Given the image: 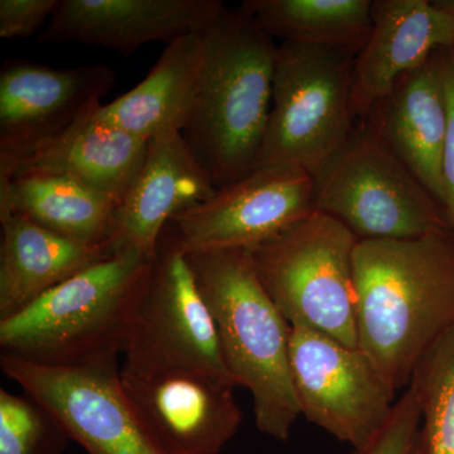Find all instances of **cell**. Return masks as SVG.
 Segmentation results:
<instances>
[{"instance_id":"cell-12","label":"cell","mask_w":454,"mask_h":454,"mask_svg":"<svg viewBox=\"0 0 454 454\" xmlns=\"http://www.w3.org/2000/svg\"><path fill=\"white\" fill-rule=\"evenodd\" d=\"M121 367H47L0 356L4 375L89 454H160L122 393Z\"/></svg>"},{"instance_id":"cell-21","label":"cell","mask_w":454,"mask_h":454,"mask_svg":"<svg viewBox=\"0 0 454 454\" xmlns=\"http://www.w3.org/2000/svg\"><path fill=\"white\" fill-rule=\"evenodd\" d=\"M116 208L109 197L59 176L0 181V217H22L82 244L107 247Z\"/></svg>"},{"instance_id":"cell-17","label":"cell","mask_w":454,"mask_h":454,"mask_svg":"<svg viewBox=\"0 0 454 454\" xmlns=\"http://www.w3.org/2000/svg\"><path fill=\"white\" fill-rule=\"evenodd\" d=\"M364 122L443 206L448 106L439 51L400 77Z\"/></svg>"},{"instance_id":"cell-7","label":"cell","mask_w":454,"mask_h":454,"mask_svg":"<svg viewBox=\"0 0 454 454\" xmlns=\"http://www.w3.org/2000/svg\"><path fill=\"white\" fill-rule=\"evenodd\" d=\"M312 176L316 211L339 220L360 241L450 227L443 206L365 122Z\"/></svg>"},{"instance_id":"cell-6","label":"cell","mask_w":454,"mask_h":454,"mask_svg":"<svg viewBox=\"0 0 454 454\" xmlns=\"http://www.w3.org/2000/svg\"><path fill=\"white\" fill-rule=\"evenodd\" d=\"M357 51L283 42L256 168L301 167L315 173L356 125L352 82Z\"/></svg>"},{"instance_id":"cell-4","label":"cell","mask_w":454,"mask_h":454,"mask_svg":"<svg viewBox=\"0 0 454 454\" xmlns=\"http://www.w3.org/2000/svg\"><path fill=\"white\" fill-rule=\"evenodd\" d=\"M187 259L227 370L252 393L256 428L288 441L301 415L289 357L291 325L260 283L247 250L187 254Z\"/></svg>"},{"instance_id":"cell-22","label":"cell","mask_w":454,"mask_h":454,"mask_svg":"<svg viewBox=\"0 0 454 454\" xmlns=\"http://www.w3.org/2000/svg\"><path fill=\"white\" fill-rule=\"evenodd\" d=\"M260 28L283 42L360 52L372 27V0H245Z\"/></svg>"},{"instance_id":"cell-2","label":"cell","mask_w":454,"mask_h":454,"mask_svg":"<svg viewBox=\"0 0 454 454\" xmlns=\"http://www.w3.org/2000/svg\"><path fill=\"white\" fill-rule=\"evenodd\" d=\"M205 59L182 136L216 188L256 168L273 98L278 46L243 7H223L199 32Z\"/></svg>"},{"instance_id":"cell-23","label":"cell","mask_w":454,"mask_h":454,"mask_svg":"<svg viewBox=\"0 0 454 454\" xmlns=\"http://www.w3.org/2000/svg\"><path fill=\"white\" fill-rule=\"evenodd\" d=\"M411 385L420 411L413 454H454V328L424 355Z\"/></svg>"},{"instance_id":"cell-1","label":"cell","mask_w":454,"mask_h":454,"mask_svg":"<svg viewBox=\"0 0 454 454\" xmlns=\"http://www.w3.org/2000/svg\"><path fill=\"white\" fill-rule=\"evenodd\" d=\"M354 265L358 348L394 390L408 387L454 328V230L358 241Z\"/></svg>"},{"instance_id":"cell-16","label":"cell","mask_w":454,"mask_h":454,"mask_svg":"<svg viewBox=\"0 0 454 454\" xmlns=\"http://www.w3.org/2000/svg\"><path fill=\"white\" fill-rule=\"evenodd\" d=\"M454 47V0H375L369 40L356 56L352 110L365 119L397 80Z\"/></svg>"},{"instance_id":"cell-10","label":"cell","mask_w":454,"mask_h":454,"mask_svg":"<svg viewBox=\"0 0 454 454\" xmlns=\"http://www.w3.org/2000/svg\"><path fill=\"white\" fill-rule=\"evenodd\" d=\"M316 211L312 173L301 167L254 169L169 221L186 254L250 250Z\"/></svg>"},{"instance_id":"cell-9","label":"cell","mask_w":454,"mask_h":454,"mask_svg":"<svg viewBox=\"0 0 454 454\" xmlns=\"http://www.w3.org/2000/svg\"><path fill=\"white\" fill-rule=\"evenodd\" d=\"M289 357L301 415L351 448L384 426L395 393L365 352L306 327H291Z\"/></svg>"},{"instance_id":"cell-20","label":"cell","mask_w":454,"mask_h":454,"mask_svg":"<svg viewBox=\"0 0 454 454\" xmlns=\"http://www.w3.org/2000/svg\"><path fill=\"white\" fill-rule=\"evenodd\" d=\"M203 59L199 32L172 42L142 82L100 106L98 118L145 140L166 131L182 133L195 104Z\"/></svg>"},{"instance_id":"cell-25","label":"cell","mask_w":454,"mask_h":454,"mask_svg":"<svg viewBox=\"0 0 454 454\" xmlns=\"http://www.w3.org/2000/svg\"><path fill=\"white\" fill-rule=\"evenodd\" d=\"M419 424L417 393L409 384L379 432L364 446L345 454H413Z\"/></svg>"},{"instance_id":"cell-19","label":"cell","mask_w":454,"mask_h":454,"mask_svg":"<svg viewBox=\"0 0 454 454\" xmlns=\"http://www.w3.org/2000/svg\"><path fill=\"white\" fill-rule=\"evenodd\" d=\"M0 319L113 256L104 245L71 240L22 217H0Z\"/></svg>"},{"instance_id":"cell-13","label":"cell","mask_w":454,"mask_h":454,"mask_svg":"<svg viewBox=\"0 0 454 454\" xmlns=\"http://www.w3.org/2000/svg\"><path fill=\"white\" fill-rule=\"evenodd\" d=\"M122 393L160 454H220L243 411L230 385L193 370L121 367Z\"/></svg>"},{"instance_id":"cell-18","label":"cell","mask_w":454,"mask_h":454,"mask_svg":"<svg viewBox=\"0 0 454 454\" xmlns=\"http://www.w3.org/2000/svg\"><path fill=\"white\" fill-rule=\"evenodd\" d=\"M98 110L25 158L8 178L0 181L26 175L59 176L119 205L138 177L149 140L104 121Z\"/></svg>"},{"instance_id":"cell-26","label":"cell","mask_w":454,"mask_h":454,"mask_svg":"<svg viewBox=\"0 0 454 454\" xmlns=\"http://www.w3.org/2000/svg\"><path fill=\"white\" fill-rule=\"evenodd\" d=\"M59 0H0V38L25 40L49 23Z\"/></svg>"},{"instance_id":"cell-5","label":"cell","mask_w":454,"mask_h":454,"mask_svg":"<svg viewBox=\"0 0 454 454\" xmlns=\"http://www.w3.org/2000/svg\"><path fill=\"white\" fill-rule=\"evenodd\" d=\"M358 241L339 220L315 211L249 254L260 283L291 327L358 348Z\"/></svg>"},{"instance_id":"cell-27","label":"cell","mask_w":454,"mask_h":454,"mask_svg":"<svg viewBox=\"0 0 454 454\" xmlns=\"http://www.w3.org/2000/svg\"><path fill=\"white\" fill-rule=\"evenodd\" d=\"M448 106V130L443 153V207L454 230V47L439 51Z\"/></svg>"},{"instance_id":"cell-24","label":"cell","mask_w":454,"mask_h":454,"mask_svg":"<svg viewBox=\"0 0 454 454\" xmlns=\"http://www.w3.org/2000/svg\"><path fill=\"white\" fill-rule=\"evenodd\" d=\"M70 441L40 403L0 390V454H61Z\"/></svg>"},{"instance_id":"cell-3","label":"cell","mask_w":454,"mask_h":454,"mask_svg":"<svg viewBox=\"0 0 454 454\" xmlns=\"http://www.w3.org/2000/svg\"><path fill=\"white\" fill-rule=\"evenodd\" d=\"M153 260L138 252L110 256L0 319L2 355L70 369L119 363Z\"/></svg>"},{"instance_id":"cell-14","label":"cell","mask_w":454,"mask_h":454,"mask_svg":"<svg viewBox=\"0 0 454 454\" xmlns=\"http://www.w3.org/2000/svg\"><path fill=\"white\" fill-rule=\"evenodd\" d=\"M216 190L181 131L158 134L149 139L138 177L116 208L107 239L110 254L138 252L154 259L169 221Z\"/></svg>"},{"instance_id":"cell-8","label":"cell","mask_w":454,"mask_h":454,"mask_svg":"<svg viewBox=\"0 0 454 454\" xmlns=\"http://www.w3.org/2000/svg\"><path fill=\"white\" fill-rule=\"evenodd\" d=\"M122 369L193 370L236 387L223 361L216 325L175 231L163 230L139 301Z\"/></svg>"},{"instance_id":"cell-11","label":"cell","mask_w":454,"mask_h":454,"mask_svg":"<svg viewBox=\"0 0 454 454\" xmlns=\"http://www.w3.org/2000/svg\"><path fill=\"white\" fill-rule=\"evenodd\" d=\"M115 82L106 65L52 68L8 59L0 70V179L97 112Z\"/></svg>"},{"instance_id":"cell-15","label":"cell","mask_w":454,"mask_h":454,"mask_svg":"<svg viewBox=\"0 0 454 454\" xmlns=\"http://www.w3.org/2000/svg\"><path fill=\"white\" fill-rule=\"evenodd\" d=\"M223 7L219 0H59L37 43H80L124 57L152 42L201 31Z\"/></svg>"}]
</instances>
